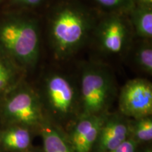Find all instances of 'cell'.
Returning a JSON list of instances; mask_svg holds the SVG:
<instances>
[{
  "mask_svg": "<svg viewBox=\"0 0 152 152\" xmlns=\"http://www.w3.org/2000/svg\"><path fill=\"white\" fill-rule=\"evenodd\" d=\"M93 26L90 14L75 4L66 3L51 16L49 35L51 47L58 59L75 54L86 42Z\"/></svg>",
  "mask_w": 152,
  "mask_h": 152,
  "instance_id": "6da1fadb",
  "label": "cell"
},
{
  "mask_svg": "<svg viewBox=\"0 0 152 152\" xmlns=\"http://www.w3.org/2000/svg\"><path fill=\"white\" fill-rule=\"evenodd\" d=\"M0 53L23 70L32 69L40 53L37 20L28 16H12L0 23Z\"/></svg>",
  "mask_w": 152,
  "mask_h": 152,
  "instance_id": "7a4b0ae2",
  "label": "cell"
},
{
  "mask_svg": "<svg viewBox=\"0 0 152 152\" xmlns=\"http://www.w3.org/2000/svg\"><path fill=\"white\" fill-rule=\"evenodd\" d=\"M39 94L47 116L67 131L80 113L78 87L65 74L52 72Z\"/></svg>",
  "mask_w": 152,
  "mask_h": 152,
  "instance_id": "3957f363",
  "label": "cell"
},
{
  "mask_svg": "<svg viewBox=\"0 0 152 152\" xmlns=\"http://www.w3.org/2000/svg\"><path fill=\"white\" fill-rule=\"evenodd\" d=\"M78 91L80 115L108 113L115 96V79L108 67L89 63L82 69Z\"/></svg>",
  "mask_w": 152,
  "mask_h": 152,
  "instance_id": "277c9868",
  "label": "cell"
},
{
  "mask_svg": "<svg viewBox=\"0 0 152 152\" xmlns=\"http://www.w3.org/2000/svg\"><path fill=\"white\" fill-rule=\"evenodd\" d=\"M0 113L8 125H19L37 133L47 117L39 92L20 83L0 100Z\"/></svg>",
  "mask_w": 152,
  "mask_h": 152,
  "instance_id": "5b68a950",
  "label": "cell"
},
{
  "mask_svg": "<svg viewBox=\"0 0 152 152\" xmlns=\"http://www.w3.org/2000/svg\"><path fill=\"white\" fill-rule=\"evenodd\" d=\"M120 113L127 118L139 119L152 114V85L147 80L135 78L127 82L118 99Z\"/></svg>",
  "mask_w": 152,
  "mask_h": 152,
  "instance_id": "8992f818",
  "label": "cell"
},
{
  "mask_svg": "<svg viewBox=\"0 0 152 152\" xmlns=\"http://www.w3.org/2000/svg\"><path fill=\"white\" fill-rule=\"evenodd\" d=\"M123 13L112 12L101 20L96 30L98 45L108 54L124 52L130 38V28Z\"/></svg>",
  "mask_w": 152,
  "mask_h": 152,
  "instance_id": "52a82bcc",
  "label": "cell"
},
{
  "mask_svg": "<svg viewBox=\"0 0 152 152\" xmlns=\"http://www.w3.org/2000/svg\"><path fill=\"white\" fill-rule=\"evenodd\" d=\"M108 113L80 115L77 117L67 130L75 152L92 151Z\"/></svg>",
  "mask_w": 152,
  "mask_h": 152,
  "instance_id": "ba28073f",
  "label": "cell"
},
{
  "mask_svg": "<svg viewBox=\"0 0 152 152\" xmlns=\"http://www.w3.org/2000/svg\"><path fill=\"white\" fill-rule=\"evenodd\" d=\"M130 137V120L121 113H108L96 144V152H109Z\"/></svg>",
  "mask_w": 152,
  "mask_h": 152,
  "instance_id": "9c48e42d",
  "label": "cell"
},
{
  "mask_svg": "<svg viewBox=\"0 0 152 152\" xmlns=\"http://www.w3.org/2000/svg\"><path fill=\"white\" fill-rule=\"evenodd\" d=\"M37 133L41 136L43 143V152H75L67 131L45 118Z\"/></svg>",
  "mask_w": 152,
  "mask_h": 152,
  "instance_id": "30bf717a",
  "label": "cell"
},
{
  "mask_svg": "<svg viewBox=\"0 0 152 152\" xmlns=\"http://www.w3.org/2000/svg\"><path fill=\"white\" fill-rule=\"evenodd\" d=\"M34 130L19 125H8L0 132V147L10 152H26L31 148Z\"/></svg>",
  "mask_w": 152,
  "mask_h": 152,
  "instance_id": "8fae6325",
  "label": "cell"
},
{
  "mask_svg": "<svg viewBox=\"0 0 152 152\" xmlns=\"http://www.w3.org/2000/svg\"><path fill=\"white\" fill-rule=\"evenodd\" d=\"M20 70L23 69L0 53V100L20 83Z\"/></svg>",
  "mask_w": 152,
  "mask_h": 152,
  "instance_id": "7c38bea8",
  "label": "cell"
},
{
  "mask_svg": "<svg viewBox=\"0 0 152 152\" xmlns=\"http://www.w3.org/2000/svg\"><path fill=\"white\" fill-rule=\"evenodd\" d=\"M135 33L146 40L152 37V7L134 5L129 11Z\"/></svg>",
  "mask_w": 152,
  "mask_h": 152,
  "instance_id": "4fadbf2b",
  "label": "cell"
},
{
  "mask_svg": "<svg viewBox=\"0 0 152 152\" xmlns=\"http://www.w3.org/2000/svg\"><path fill=\"white\" fill-rule=\"evenodd\" d=\"M130 137L138 144L149 143L152 140V118L144 117L130 120Z\"/></svg>",
  "mask_w": 152,
  "mask_h": 152,
  "instance_id": "5bb4252c",
  "label": "cell"
},
{
  "mask_svg": "<svg viewBox=\"0 0 152 152\" xmlns=\"http://www.w3.org/2000/svg\"><path fill=\"white\" fill-rule=\"evenodd\" d=\"M135 62L142 71L152 73V47L149 40L142 42L137 49L134 55Z\"/></svg>",
  "mask_w": 152,
  "mask_h": 152,
  "instance_id": "9a60e30c",
  "label": "cell"
},
{
  "mask_svg": "<svg viewBox=\"0 0 152 152\" xmlns=\"http://www.w3.org/2000/svg\"><path fill=\"white\" fill-rule=\"evenodd\" d=\"M97 4L112 12H129L135 5V0H93Z\"/></svg>",
  "mask_w": 152,
  "mask_h": 152,
  "instance_id": "2e32d148",
  "label": "cell"
},
{
  "mask_svg": "<svg viewBox=\"0 0 152 152\" xmlns=\"http://www.w3.org/2000/svg\"><path fill=\"white\" fill-rule=\"evenodd\" d=\"M139 144L132 138H128L118 147L109 152H136Z\"/></svg>",
  "mask_w": 152,
  "mask_h": 152,
  "instance_id": "e0dca14e",
  "label": "cell"
},
{
  "mask_svg": "<svg viewBox=\"0 0 152 152\" xmlns=\"http://www.w3.org/2000/svg\"><path fill=\"white\" fill-rule=\"evenodd\" d=\"M45 0H12V2L14 4L24 7H36L42 3Z\"/></svg>",
  "mask_w": 152,
  "mask_h": 152,
  "instance_id": "ac0fdd59",
  "label": "cell"
},
{
  "mask_svg": "<svg viewBox=\"0 0 152 152\" xmlns=\"http://www.w3.org/2000/svg\"><path fill=\"white\" fill-rule=\"evenodd\" d=\"M135 5L152 7V0H135Z\"/></svg>",
  "mask_w": 152,
  "mask_h": 152,
  "instance_id": "d6986e66",
  "label": "cell"
},
{
  "mask_svg": "<svg viewBox=\"0 0 152 152\" xmlns=\"http://www.w3.org/2000/svg\"><path fill=\"white\" fill-rule=\"evenodd\" d=\"M142 152H152V150H151V147H148V148H146L145 149H144L143 151Z\"/></svg>",
  "mask_w": 152,
  "mask_h": 152,
  "instance_id": "ffe728a7",
  "label": "cell"
},
{
  "mask_svg": "<svg viewBox=\"0 0 152 152\" xmlns=\"http://www.w3.org/2000/svg\"><path fill=\"white\" fill-rule=\"evenodd\" d=\"M26 152H39V151H37V150H33V149H32L31 148H30L29 150H28V151H26Z\"/></svg>",
  "mask_w": 152,
  "mask_h": 152,
  "instance_id": "44dd1931",
  "label": "cell"
}]
</instances>
